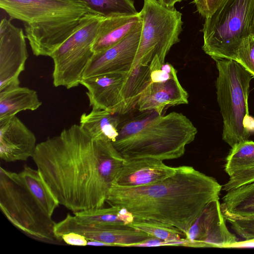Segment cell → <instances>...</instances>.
<instances>
[{"label": "cell", "instance_id": "cell-1", "mask_svg": "<svg viewBox=\"0 0 254 254\" xmlns=\"http://www.w3.org/2000/svg\"><path fill=\"white\" fill-rule=\"evenodd\" d=\"M32 159L59 204L73 213L104 207L125 159L111 141L74 124L38 143Z\"/></svg>", "mask_w": 254, "mask_h": 254}, {"label": "cell", "instance_id": "cell-2", "mask_svg": "<svg viewBox=\"0 0 254 254\" xmlns=\"http://www.w3.org/2000/svg\"><path fill=\"white\" fill-rule=\"evenodd\" d=\"M222 186L193 167H176L172 176L138 187L113 185L106 199L110 206L127 209L134 217L177 228L186 235L211 201L219 199Z\"/></svg>", "mask_w": 254, "mask_h": 254}, {"label": "cell", "instance_id": "cell-3", "mask_svg": "<svg viewBox=\"0 0 254 254\" xmlns=\"http://www.w3.org/2000/svg\"><path fill=\"white\" fill-rule=\"evenodd\" d=\"M147 116L120 124L113 145L126 160L153 158L161 160L182 156L187 145L197 133L196 127L184 114L172 112Z\"/></svg>", "mask_w": 254, "mask_h": 254}, {"label": "cell", "instance_id": "cell-4", "mask_svg": "<svg viewBox=\"0 0 254 254\" xmlns=\"http://www.w3.org/2000/svg\"><path fill=\"white\" fill-rule=\"evenodd\" d=\"M0 7L23 22L34 55L50 57L91 12L77 0H0Z\"/></svg>", "mask_w": 254, "mask_h": 254}, {"label": "cell", "instance_id": "cell-5", "mask_svg": "<svg viewBox=\"0 0 254 254\" xmlns=\"http://www.w3.org/2000/svg\"><path fill=\"white\" fill-rule=\"evenodd\" d=\"M214 61L218 72L216 88L223 118L222 139L232 147L249 140L251 135L248 100L250 82L254 77L234 60Z\"/></svg>", "mask_w": 254, "mask_h": 254}, {"label": "cell", "instance_id": "cell-6", "mask_svg": "<svg viewBox=\"0 0 254 254\" xmlns=\"http://www.w3.org/2000/svg\"><path fill=\"white\" fill-rule=\"evenodd\" d=\"M0 207L8 220L26 236L36 240L60 244L52 218L30 192L18 173L0 167Z\"/></svg>", "mask_w": 254, "mask_h": 254}, {"label": "cell", "instance_id": "cell-7", "mask_svg": "<svg viewBox=\"0 0 254 254\" xmlns=\"http://www.w3.org/2000/svg\"><path fill=\"white\" fill-rule=\"evenodd\" d=\"M139 13L142 26L133 69L147 65L150 71L160 69L172 47L180 41L182 14L158 0H143Z\"/></svg>", "mask_w": 254, "mask_h": 254}, {"label": "cell", "instance_id": "cell-8", "mask_svg": "<svg viewBox=\"0 0 254 254\" xmlns=\"http://www.w3.org/2000/svg\"><path fill=\"white\" fill-rule=\"evenodd\" d=\"M254 0H225L205 18L201 31L205 54L214 60L234 59L242 40L251 35L250 21Z\"/></svg>", "mask_w": 254, "mask_h": 254}, {"label": "cell", "instance_id": "cell-9", "mask_svg": "<svg viewBox=\"0 0 254 254\" xmlns=\"http://www.w3.org/2000/svg\"><path fill=\"white\" fill-rule=\"evenodd\" d=\"M104 17L92 12L86 14L71 35L51 55L55 87L66 89L80 84L85 70L94 53L92 46Z\"/></svg>", "mask_w": 254, "mask_h": 254}, {"label": "cell", "instance_id": "cell-10", "mask_svg": "<svg viewBox=\"0 0 254 254\" xmlns=\"http://www.w3.org/2000/svg\"><path fill=\"white\" fill-rule=\"evenodd\" d=\"M74 232L88 240L105 243L109 246L134 247L152 237L128 224L91 225L77 222L74 216L67 214L64 219L56 223L54 233L57 239L64 234Z\"/></svg>", "mask_w": 254, "mask_h": 254}, {"label": "cell", "instance_id": "cell-11", "mask_svg": "<svg viewBox=\"0 0 254 254\" xmlns=\"http://www.w3.org/2000/svg\"><path fill=\"white\" fill-rule=\"evenodd\" d=\"M22 28L4 18L0 23V91L19 86L28 57Z\"/></svg>", "mask_w": 254, "mask_h": 254}, {"label": "cell", "instance_id": "cell-12", "mask_svg": "<svg viewBox=\"0 0 254 254\" xmlns=\"http://www.w3.org/2000/svg\"><path fill=\"white\" fill-rule=\"evenodd\" d=\"M129 73H110L83 78L89 106L114 114L127 113Z\"/></svg>", "mask_w": 254, "mask_h": 254}, {"label": "cell", "instance_id": "cell-13", "mask_svg": "<svg viewBox=\"0 0 254 254\" xmlns=\"http://www.w3.org/2000/svg\"><path fill=\"white\" fill-rule=\"evenodd\" d=\"M141 26L114 46L94 54L83 78L110 73H131L139 45Z\"/></svg>", "mask_w": 254, "mask_h": 254}, {"label": "cell", "instance_id": "cell-14", "mask_svg": "<svg viewBox=\"0 0 254 254\" xmlns=\"http://www.w3.org/2000/svg\"><path fill=\"white\" fill-rule=\"evenodd\" d=\"M219 199L205 206L186 234V238L199 242L202 248H232L238 244L226 226Z\"/></svg>", "mask_w": 254, "mask_h": 254}, {"label": "cell", "instance_id": "cell-15", "mask_svg": "<svg viewBox=\"0 0 254 254\" xmlns=\"http://www.w3.org/2000/svg\"><path fill=\"white\" fill-rule=\"evenodd\" d=\"M37 144L34 133L16 116L0 120V157L6 162L33 157Z\"/></svg>", "mask_w": 254, "mask_h": 254}, {"label": "cell", "instance_id": "cell-16", "mask_svg": "<svg viewBox=\"0 0 254 254\" xmlns=\"http://www.w3.org/2000/svg\"><path fill=\"white\" fill-rule=\"evenodd\" d=\"M189 94L181 85L177 73L169 78L151 81L142 91L136 107L139 112L154 111L161 115L171 106L189 103Z\"/></svg>", "mask_w": 254, "mask_h": 254}, {"label": "cell", "instance_id": "cell-17", "mask_svg": "<svg viewBox=\"0 0 254 254\" xmlns=\"http://www.w3.org/2000/svg\"><path fill=\"white\" fill-rule=\"evenodd\" d=\"M163 161L153 158L125 160L113 185L138 187L165 179L175 173L176 167L167 166Z\"/></svg>", "mask_w": 254, "mask_h": 254}, {"label": "cell", "instance_id": "cell-18", "mask_svg": "<svg viewBox=\"0 0 254 254\" xmlns=\"http://www.w3.org/2000/svg\"><path fill=\"white\" fill-rule=\"evenodd\" d=\"M142 25L139 13L104 17L92 46L94 54L117 44Z\"/></svg>", "mask_w": 254, "mask_h": 254}, {"label": "cell", "instance_id": "cell-19", "mask_svg": "<svg viewBox=\"0 0 254 254\" xmlns=\"http://www.w3.org/2000/svg\"><path fill=\"white\" fill-rule=\"evenodd\" d=\"M42 104L37 92L19 85L0 91V120L26 110L35 111Z\"/></svg>", "mask_w": 254, "mask_h": 254}, {"label": "cell", "instance_id": "cell-20", "mask_svg": "<svg viewBox=\"0 0 254 254\" xmlns=\"http://www.w3.org/2000/svg\"><path fill=\"white\" fill-rule=\"evenodd\" d=\"M118 114L92 109L80 118L79 126L93 139H107L113 142L118 135L120 122Z\"/></svg>", "mask_w": 254, "mask_h": 254}, {"label": "cell", "instance_id": "cell-21", "mask_svg": "<svg viewBox=\"0 0 254 254\" xmlns=\"http://www.w3.org/2000/svg\"><path fill=\"white\" fill-rule=\"evenodd\" d=\"M221 204L225 219L254 217V183L227 191Z\"/></svg>", "mask_w": 254, "mask_h": 254}, {"label": "cell", "instance_id": "cell-22", "mask_svg": "<svg viewBox=\"0 0 254 254\" xmlns=\"http://www.w3.org/2000/svg\"><path fill=\"white\" fill-rule=\"evenodd\" d=\"M74 218L80 223L101 225L108 224H129L134 216L127 209L119 206H111L87 210L74 213Z\"/></svg>", "mask_w": 254, "mask_h": 254}, {"label": "cell", "instance_id": "cell-23", "mask_svg": "<svg viewBox=\"0 0 254 254\" xmlns=\"http://www.w3.org/2000/svg\"><path fill=\"white\" fill-rule=\"evenodd\" d=\"M18 174L43 209L52 216L60 204L43 179L39 171L25 166Z\"/></svg>", "mask_w": 254, "mask_h": 254}, {"label": "cell", "instance_id": "cell-24", "mask_svg": "<svg viewBox=\"0 0 254 254\" xmlns=\"http://www.w3.org/2000/svg\"><path fill=\"white\" fill-rule=\"evenodd\" d=\"M254 167V141L245 140L237 143L230 150L224 166L230 177L241 171Z\"/></svg>", "mask_w": 254, "mask_h": 254}, {"label": "cell", "instance_id": "cell-25", "mask_svg": "<svg viewBox=\"0 0 254 254\" xmlns=\"http://www.w3.org/2000/svg\"><path fill=\"white\" fill-rule=\"evenodd\" d=\"M83 2L92 13L104 17L136 15L133 0H77Z\"/></svg>", "mask_w": 254, "mask_h": 254}, {"label": "cell", "instance_id": "cell-26", "mask_svg": "<svg viewBox=\"0 0 254 254\" xmlns=\"http://www.w3.org/2000/svg\"><path fill=\"white\" fill-rule=\"evenodd\" d=\"M128 225L152 237L165 241L186 238V234L177 228L154 220L134 217L133 221Z\"/></svg>", "mask_w": 254, "mask_h": 254}, {"label": "cell", "instance_id": "cell-27", "mask_svg": "<svg viewBox=\"0 0 254 254\" xmlns=\"http://www.w3.org/2000/svg\"><path fill=\"white\" fill-rule=\"evenodd\" d=\"M254 77V36L244 38L236 50L234 59Z\"/></svg>", "mask_w": 254, "mask_h": 254}, {"label": "cell", "instance_id": "cell-28", "mask_svg": "<svg viewBox=\"0 0 254 254\" xmlns=\"http://www.w3.org/2000/svg\"><path fill=\"white\" fill-rule=\"evenodd\" d=\"M231 228L247 241L254 242V217L229 218Z\"/></svg>", "mask_w": 254, "mask_h": 254}, {"label": "cell", "instance_id": "cell-29", "mask_svg": "<svg viewBox=\"0 0 254 254\" xmlns=\"http://www.w3.org/2000/svg\"><path fill=\"white\" fill-rule=\"evenodd\" d=\"M252 183H254V167L234 174L223 186L222 190L228 191Z\"/></svg>", "mask_w": 254, "mask_h": 254}, {"label": "cell", "instance_id": "cell-30", "mask_svg": "<svg viewBox=\"0 0 254 254\" xmlns=\"http://www.w3.org/2000/svg\"><path fill=\"white\" fill-rule=\"evenodd\" d=\"M225 0H193L197 11L203 17L210 16Z\"/></svg>", "mask_w": 254, "mask_h": 254}, {"label": "cell", "instance_id": "cell-31", "mask_svg": "<svg viewBox=\"0 0 254 254\" xmlns=\"http://www.w3.org/2000/svg\"><path fill=\"white\" fill-rule=\"evenodd\" d=\"M60 241L72 246H87L88 240L80 234L69 232L62 235Z\"/></svg>", "mask_w": 254, "mask_h": 254}, {"label": "cell", "instance_id": "cell-32", "mask_svg": "<svg viewBox=\"0 0 254 254\" xmlns=\"http://www.w3.org/2000/svg\"><path fill=\"white\" fill-rule=\"evenodd\" d=\"M164 5L167 7H174L175 4L182 1V0H158Z\"/></svg>", "mask_w": 254, "mask_h": 254}, {"label": "cell", "instance_id": "cell-33", "mask_svg": "<svg viewBox=\"0 0 254 254\" xmlns=\"http://www.w3.org/2000/svg\"><path fill=\"white\" fill-rule=\"evenodd\" d=\"M250 33L254 36V7L250 21Z\"/></svg>", "mask_w": 254, "mask_h": 254}]
</instances>
